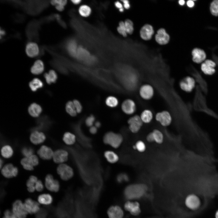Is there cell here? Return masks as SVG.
Listing matches in <instances>:
<instances>
[{
	"label": "cell",
	"instance_id": "cell-5",
	"mask_svg": "<svg viewBox=\"0 0 218 218\" xmlns=\"http://www.w3.org/2000/svg\"><path fill=\"white\" fill-rule=\"evenodd\" d=\"M121 108L124 113L127 115L132 116L135 114L137 106L136 102L134 99L128 98L123 101Z\"/></svg>",
	"mask_w": 218,
	"mask_h": 218
},
{
	"label": "cell",
	"instance_id": "cell-58",
	"mask_svg": "<svg viewBox=\"0 0 218 218\" xmlns=\"http://www.w3.org/2000/svg\"><path fill=\"white\" fill-rule=\"evenodd\" d=\"M101 125V123L99 121H97L95 123L94 126H95L97 128L100 127Z\"/></svg>",
	"mask_w": 218,
	"mask_h": 218
},
{
	"label": "cell",
	"instance_id": "cell-54",
	"mask_svg": "<svg viewBox=\"0 0 218 218\" xmlns=\"http://www.w3.org/2000/svg\"><path fill=\"white\" fill-rule=\"evenodd\" d=\"M115 7L119 9L120 8H123V6L121 3L119 1H117L114 3Z\"/></svg>",
	"mask_w": 218,
	"mask_h": 218
},
{
	"label": "cell",
	"instance_id": "cell-30",
	"mask_svg": "<svg viewBox=\"0 0 218 218\" xmlns=\"http://www.w3.org/2000/svg\"><path fill=\"white\" fill-rule=\"evenodd\" d=\"M43 83L42 81L38 78H35L29 83V87L31 90L33 91H36L38 89L43 87Z\"/></svg>",
	"mask_w": 218,
	"mask_h": 218
},
{
	"label": "cell",
	"instance_id": "cell-39",
	"mask_svg": "<svg viewBox=\"0 0 218 218\" xmlns=\"http://www.w3.org/2000/svg\"><path fill=\"white\" fill-rule=\"evenodd\" d=\"M210 10L212 15L216 16H218V0H214L211 3Z\"/></svg>",
	"mask_w": 218,
	"mask_h": 218
},
{
	"label": "cell",
	"instance_id": "cell-50",
	"mask_svg": "<svg viewBox=\"0 0 218 218\" xmlns=\"http://www.w3.org/2000/svg\"><path fill=\"white\" fill-rule=\"evenodd\" d=\"M28 157L31 161L33 166H36L38 164L39 162L38 160L37 156L32 155Z\"/></svg>",
	"mask_w": 218,
	"mask_h": 218
},
{
	"label": "cell",
	"instance_id": "cell-19",
	"mask_svg": "<svg viewBox=\"0 0 218 218\" xmlns=\"http://www.w3.org/2000/svg\"><path fill=\"white\" fill-rule=\"evenodd\" d=\"M193 61L195 63H200L202 62L206 58V54L204 51L200 48H195L192 51Z\"/></svg>",
	"mask_w": 218,
	"mask_h": 218
},
{
	"label": "cell",
	"instance_id": "cell-6",
	"mask_svg": "<svg viewBox=\"0 0 218 218\" xmlns=\"http://www.w3.org/2000/svg\"><path fill=\"white\" fill-rule=\"evenodd\" d=\"M127 122L129 129L133 133L138 132L143 124L139 115L137 114L131 116L128 119Z\"/></svg>",
	"mask_w": 218,
	"mask_h": 218
},
{
	"label": "cell",
	"instance_id": "cell-41",
	"mask_svg": "<svg viewBox=\"0 0 218 218\" xmlns=\"http://www.w3.org/2000/svg\"><path fill=\"white\" fill-rule=\"evenodd\" d=\"M117 31L118 33L123 37H126L127 36L124 21H121L119 23V25L117 28Z\"/></svg>",
	"mask_w": 218,
	"mask_h": 218
},
{
	"label": "cell",
	"instance_id": "cell-47",
	"mask_svg": "<svg viewBox=\"0 0 218 218\" xmlns=\"http://www.w3.org/2000/svg\"><path fill=\"white\" fill-rule=\"evenodd\" d=\"M3 218H18L13 212L9 210H7L4 213Z\"/></svg>",
	"mask_w": 218,
	"mask_h": 218
},
{
	"label": "cell",
	"instance_id": "cell-15",
	"mask_svg": "<svg viewBox=\"0 0 218 218\" xmlns=\"http://www.w3.org/2000/svg\"><path fill=\"white\" fill-rule=\"evenodd\" d=\"M24 204L28 213H35L40 210L39 203L31 198L26 199L24 203Z\"/></svg>",
	"mask_w": 218,
	"mask_h": 218
},
{
	"label": "cell",
	"instance_id": "cell-29",
	"mask_svg": "<svg viewBox=\"0 0 218 218\" xmlns=\"http://www.w3.org/2000/svg\"><path fill=\"white\" fill-rule=\"evenodd\" d=\"M44 77L46 82L48 84L55 83L58 78L56 73L53 70H50L48 73H45Z\"/></svg>",
	"mask_w": 218,
	"mask_h": 218
},
{
	"label": "cell",
	"instance_id": "cell-51",
	"mask_svg": "<svg viewBox=\"0 0 218 218\" xmlns=\"http://www.w3.org/2000/svg\"><path fill=\"white\" fill-rule=\"evenodd\" d=\"M146 139L147 141L152 142L154 141V139L152 132L149 133L146 137Z\"/></svg>",
	"mask_w": 218,
	"mask_h": 218
},
{
	"label": "cell",
	"instance_id": "cell-32",
	"mask_svg": "<svg viewBox=\"0 0 218 218\" xmlns=\"http://www.w3.org/2000/svg\"><path fill=\"white\" fill-rule=\"evenodd\" d=\"M63 140L67 145H71L74 144L76 141L75 135L70 132H66L64 134Z\"/></svg>",
	"mask_w": 218,
	"mask_h": 218
},
{
	"label": "cell",
	"instance_id": "cell-28",
	"mask_svg": "<svg viewBox=\"0 0 218 218\" xmlns=\"http://www.w3.org/2000/svg\"><path fill=\"white\" fill-rule=\"evenodd\" d=\"M104 155L107 160L111 164L115 163L119 160L118 155L112 150H108L105 151Z\"/></svg>",
	"mask_w": 218,
	"mask_h": 218
},
{
	"label": "cell",
	"instance_id": "cell-10",
	"mask_svg": "<svg viewBox=\"0 0 218 218\" xmlns=\"http://www.w3.org/2000/svg\"><path fill=\"white\" fill-rule=\"evenodd\" d=\"M124 207L126 210L129 212L132 215L137 216L140 213V204L137 201H127L125 203Z\"/></svg>",
	"mask_w": 218,
	"mask_h": 218
},
{
	"label": "cell",
	"instance_id": "cell-8",
	"mask_svg": "<svg viewBox=\"0 0 218 218\" xmlns=\"http://www.w3.org/2000/svg\"><path fill=\"white\" fill-rule=\"evenodd\" d=\"M12 211L18 218H26L28 213L24 203L19 200H16L14 202Z\"/></svg>",
	"mask_w": 218,
	"mask_h": 218
},
{
	"label": "cell",
	"instance_id": "cell-23",
	"mask_svg": "<svg viewBox=\"0 0 218 218\" xmlns=\"http://www.w3.org/2000/svg\"><path fill=\"white\" fill-rule=\"evenodd\" d=\"M37 153L42 159L48 160L53 157L54 152L51 148L43 145L38 151Z\"/></svg>",
	"mask_w": 218,
	"mask_h": 218
},
{
	"label": "cell",
	"instance_id": "cell-38",
	"mask_svg": "<svg viewBox=\"0 0 218 218\" xmlns=\"http://www.w3.org/2000/svg\"><path fill=\"white\" fill-rule=\"evenodd\" d=\"M21 163L25 169L29 170L33 169L34 166L28 157L23 158L21 160Z\"/></svg>",
	"mask_w": 218,
	"mask_h": 218
},
{
	"label": "cell",
	"instance_id": "cell-31",
	"mask_svg": "<svg viewBox=\"0 0 218 218\" xmlns=\"http://www.w3.org/2000/svg\"><path fill=\"white\" fill-rule=\"evenodd\" d=\"M38 202L45 205H49L51 203L53 198L49 194L44 193L40 195L38 197Z\"/></svg>",
	"mask_w": 218,
	"mask_h": 218
},
{
	"label": "cell",
	"instance_id": "cell-1",
	"mask_svg": "<svg viewBox=\"0 0 218 218\" xmlns=\"http://www.w3.org/2000/svg\"><path fill=\"white\" fill-rule=\"evenodd\" d=\"M147 189V186L143 183H135L129 185L124 189V196L127 200L140 199L143 197Z\"/></svg>",
	"mask_w": 218,
	"mask_h": 218
},
{
	"label": "cell",
	"instance_id": "cell-22",
	"mask_svg": "<svg viewBox=\"0 0 218 218\" xmlns=\"http://www.w3.org/2000/svg\"><path fill=\"white\" fill-rule=\"evenodd\" d=\"M139 115L143 124H148L150 123L154 117L153 111L148 108L143 110Z\"/></svg>",
	"mask_w": 218,
	"mask_h": 218
},
{
	"label": "cell",
	"instance_id": "cell-46",
	"mask_svg": "<svg viewBox=\"0 0 218 218\" xmlns=\"http://www.w3.org/2000/svg\"><path fill=\"white\" fill-rule=\"evenodd\" d=\"M73 102L77 113H80L82 110V106L80 102L76 99L74 100Z\"/></svg>",
	"mask_w": 218,
	"mask_h": 218
},
{
	"label": "cell",
	"instance_id": "cell-25",
	"mask_svg": "<svg viewBox=\"0 0 218 218\" xmlns=\"http://www.w3.org/2000/svg\"><path fill=\"white\" fill-rule=\"evenodd\" d=\"M44 66L43 62L41 60H36L34 63L31 69V73L35 75L41 74L44 71Z\"/></svg>",
	"mask_w": 218,
	"mask_h": 218
},
{
	"label": "cell",
	"instance_id": "cell-37",
	"mask_svg": "<svg viewBox=\"0 0 218 218\" xmlns=\"http://www.w3.org/2000/svg\"><path fill=\"white\" fill-rule=\"evenodd\" d=\"M2 156L5 158L11 157L13 154V151L12 147L9 145L3 146L1 150Z\"/></svg>",
	"mask_w": 218,
	"mask_h": 218
},
{
	"label": "cell",
	"instance_id": "cell-12",
	"mask_svg": "<svg viewBox=\"0 0 218 218\" xmlns=\"http://www.w3.org/2000/svg\"><path fill=\"white\" fill-rule=\"evenodd\" d=\"M216 66L215 63L209 59L206 60L201 65V68L202 71L207 75H212L216 71L215 68Z\"/></svg>",
	"mask_w": 218,
	"mask_h": 218
},
{
	"label": "cell",
	"instance_id": "cell-35",
	"mask_svg": "<svg viewBox=\"0 0 218 218\" xmlns=\"http://www.w3.org/2000/svg\"><path fill=\"white\" fill-rule=\"evenodd\" d=\"M105 104L108 107L114 108L117 107L119 103V100L116 97L113 96H109L106 99Z\"/></svg>",
	"mask_w": 218,
	"mask_h": 218
},
{
	"label": "cell",
	"instance_id": "cell-42",
	"mask_svg": "<svg viewBox=\"0 0 218 218\" xmlns=\"http://www.w3.org/2000/svg\"><path fill=\"white\" fill-rule=\"evenodd\" d=\"M135 146L136 150L139 152H144L146 150V145L141 140L137 141Z\"/></svg>",
	"mask_w": 218,
	"mask_h": 218
},
{
	"label": "cell",
	"instance_id": "cell-53",
	"mask_svg": "<svg viewBox=\"0 0 218 218\" xmlns=\"http://www.w3.org/2000/svg\"><path fill=\"white\" fill-rule=\"evenodd\" d=\"M89 132L92 134H96L97 132V128L95 126H93L90 127Z\"/></svg>",
	"mask_w": 218,
	"mask_h": 218
},
{
	"label": "cell",
	"instance_id": "cell-4",
	"mask_svg": "<svg viewBox=\"0 0 218 218\" xmlns=\"http://www.w3.org/2000/svg\"><path fill=\"white\" fill-rule=\"evenodd\" d=\"M154 117L156 121L164 127L169 126L172 121V115L170 112L167 110L157 112Z\"/></svg>",
	"mask_w": 218,
	"mask_h": 218
},
{
	"label": "cell",
	"instance_id": "cell-59",
	"mask_svg": "<svg viewBox=\"0 0 218 218\" xmlns=\"http://www.w3.org/2000/svg\"><path fill=\"white\" fill-rule=\"evenodd\" d=\"M179 3L181 5H184L185 2L183 0H180L179 1Z\"/></svg>",
	"mask_w": 218,
	"mask_h": 218
},
{
	"label": "cell",
	"instance_id": "cell-45",
	"mask_svg": "<svg viewBox=\"0 0 218 218\" xmlns=\"http://www.w3.org/2000/svg\"><path fill=\"white\" fill-rule=\"evenodd\" d=\"M22 153L25 157H28L33 155V151L31 148L25 147L22 150Z\"/></svg>",
	"mask_w": 218,
	"mask_h": 218
},
{
	"label": "cell",
	"instance_id": "cell-11",
	"mask_svg": "<svg viewBox=\"0 0 218 218\" xmlns=\"http://www.w3.org/2000/svg\"><path fill=\"white\" fill-rule=\"evenodd\" d=\"M45 185L47 189L51 191L57 192L59 189L58 181L54 179L51 174H48L46 177Z\"/></svg>",
	"mask_w": 218,
	"mask_h": 218
},
{
	"label": "cell",
	"instance_id": "cell-55",
	"mask_svg": "<svg viewBox=\"0 0 218 218\" xmlns=\"http://www.w3.org/2000/svg\"><path fill=\"white\" fill-rule=\"evenodd\" d=\"M187 4L189 7L192 8L194 5V3L193 1L188 0L187 2Z\"/></svg>",
	"mask_w": 218,
	"mask_h": 218
},
{
	"label": "cell",
	"instance_id": "cell-3",
	"mask_svg": "<svg viewBox=\"0 0 218 218\" xmlns=\"http://www.w3.org/2000/svg\"><path fill=\"white\" fill-rule=\"evenodd\" d=\"M138 93L142 99L145 101H149L154 97L155 91L154 87L151 84L145 83L139 87Z\"/></svg>",
	"mask_w": 218,
	"mask_h": 218
},
{
	"label": "cell",
	"instance_id": "cell-43",
	"mask_svg": "<svg viewBox=\"0 0 218 218\" xmlns=\"http://www.w3.org/2000/svg\"><path fill=\"white\" fill-rule=\"evenodd\" d=\"M128 177L126 174L121 173L117 175L116 177L117 181L119 183H121L124 182L128 181Z\"/></svg>",
	"mask_w": 218,
	"mask_h": 218
},
{
	"label": "cell",
	"instance_id": "cell-52",
	"mask_svg": "<svg viewBox=\"0 0 218 218\" xmlns=\"http://www.w3.org/2000/svg\"><path fill=\"white\" fill-rule=\"evenodd\" d=\"M123 3V7L126 9H128L130 8V6L129 3V2L127 0H123L121 1Z\"/></svg>",
	"mask_w": 218,
	"mask_h": 218
},
{
	"label": "cell",
	"instance_id": "cell-57",
	"mask_svg": "<svg viewBox=\"0 0 218 218\" xmlns=\"http://www.w3.org/2000/svg\"><path fill=\"white\" fill-rule=\"evenodd\" d=\"M71 1L73 4L77 5H79L81 3L82 1L81 0H72Z\"/></svg>",
	"mask_w": 218,
	"mask_h": 218
},
{
	"label": "cell",
	"instance_id": "cell-7",
	"mask_svg": "<svg viewBox=\"0 0 218 218\" xmlns=\"http://www.w3.org/2000/svg\"><path fill=\"white\" fill-rule=\"evenodd\" d=\"M57 172L61 178L64 180L70 179L74 175L73 169L68 165L65 164H61L58 166Z\"/></svg>",
	"mask_w": 218,
	"mask_h": 218
},
{
	"label": "cell",
	"instance_id": "cell-20",
	"mask_svg": "<svg viewBox=\"0 0 218 218\" xmlns=\"http://www.w3.org/2000/svg\"><path fill=\"white\" fill-rule=\"evenodd\" d=\"M154 33L152 26L149 24L145 25L142 27L140 31L141 37L145 40H150Z\"/></svg>",
	"mask_w": 218,
	"mask_h": 218
},
{
	"label": "cell",
	"instance_id": "cell-34",
	"mask_svg": "<svg viewBox=\"0 0 218 218\" xmlns=\"http://www.w3.org/2000/svg\"><path fill=\"white\" fill-rule=\"evenodd\" d=\"M65 110L67 113L71 116L75 117L77 113L73 101H68L66 104Z\"/></svg>",
	"mask_w": 218,
	"mask_h": 218
},
{
	"label": "cell",
	"instance_id": "cell-36",
	"mask_svg": "<svg viewBox=\"0 0 218 218\" xmlns=\"http://www.w3.org/2000/svg\"><path fill=\"white\" fill-rule=\"evenodd\" d=\"M152 132L154 141L159 144L162 143L164 140V136L162 132L157 129L154 130Z\"/></svg>",
	"mask_w": 218,
	"mask_h": 218
},
{
	"label": "cell",
	"instance_id": "cell-16",
	"mask_svg": "<svg viewBox=\"0 0 218 218\" xmlns=\"http://www.w3.org/2000/svg\"><path fill=\"white\" fill-rule=\"evenodd\" d=\"M1 172L5 177L10 178L16 176L18 170L16 167H14L11 164L5 165L2 168Z\"/></svg>",
	"mask_w": 218,
	"mask_h": 218
},
{
	"label": "cell",
	"instance_id": "cell-17",
	"mask_svg": "<svg viewBox=\"0 0 218 218\" xmlns=\"http://www.w3.org/2000/svg\"><path fill=\"white\" fill-rule=\"evenodd\" d=\"M155 38L156 41L158 44L164 45L168 42L170 40V36L167 33L165 29L161 28L157 31Z\"/></svg>",
	"mask_w": 218,
	"mask_h": 218
},
{
	"label": "cell",
	"instance_id": "cell-44",
	"mask_svg": "<svg viewBox=\"0 0 218 218\" xmlns=\"http://www.w3.org/2000/svg\"><path fill=\"white\" fill-rule=\"evenodd\" d=\"M95 121V117L93 115H91L86 118L85 123L87 126L90 127L93 126Z\"/></svg>",
	"mask_w": 218,
	"mask_h": 218
},
{
	"label": "cell",
	"instance_id": "cell-2",
	"mask_svg": "<svg viewBox=\"0 0 218 218\" xmlns=\"http://www.w3.org/2000/svg\"><path fill=\"white\" fill-rule=\"evenodd\" d=\"M123 140L122 136L120 134L112 131L106 133L103 137L104 143L114 148H118Z\"/></svg>",
	"mask_w": 218,
	"mask_h": 218
},
{
	"label": "cell",
	"instance_id": "cell-61",
	"mask_svg": "<svg viewBox=\"0 0 218 218\" xmlns=\"http://www.w3.org/2000/svg\"><path fill=\"white\" fill-rule=\"evenodd\" d=\"M216 218H218V210L216 212L215 214Z\"/></svg>",
	"mask_w": 218,
	"mask_h": 218
},
{
	"label": "cell",
	"instance_id": "cell-24",
	"mask_svg": "<svg viewBox=\"0 0 218 218\" xmlns=\"http://www.w3.org/2000/svg\"><path fill=\"white\" fill-rule=\"evenodd\" d=\"M46 137L43 133L37 130L33 131L30 136L31 142L36 145L43 143Z\"/></svg>",
	"mask_w": 218,
	"mask_h": 218
},
{
	"label": "cell",
	"instance_id": "cell-60",
	"mask_svg": "<svg viewBox=\"0 0 218 218\" xmlns=\"http://www.w3.org/2000/svg\"><path fill=\"white\" fill-rule=\"evenodd\" d=\"M5 34V31L1 29H0V35H1V37L2 36H3Z\"/></svg>",
	"mask_w": 218,
	"mask_h": 218
},
{
	"label": "cell",
	"instance_id": "cell-14",
	"mask_svg": "<svg viewBox=\"0 0 218 218\" xmlns=\"http://www.w3.org/2000/svg\"><path fill=\"white\" fill-rule=\"evenodd\" d=\"M68 154L67 151L63 149H59L54 152L53 158L55 163L62 164L68 160Z\"/></svg>",
	"mask_w": 218,
	"mask_h": 218
},
{
	"label": "cell",
	"instance_id": "cell-27",
	"mask_svg": "<svg viewBox=\"0 0 218 218\" xmlns=\"http://www.w3.org/2000/svg\"><path fill=\"white\" fill-rule=\"evenodd\" d=\"M78 12L79 15L82 17L87 18L91 14L92 9L88 5L82 4L79 7Z\"/></svg>",
	"mask_w": 218,
	"mask_h": 218
},
{
	"label": "cell",
	"instance_id": "cell-62",
	"mask_svg": "<svg viewBox=\"0 0 218 218\" xmlns=\"http://www.w3.org/2000/svg\"><path fill=\"white\" fill-rule=\"evenodd\" d=\"M119 10L120 12H123L124 11V9L123 8H122L120 9Z\"/></svg>",
	"mask_w": 218,
	"mask_h": 218
},
{
	"label": "cell",
	"instance_id": "cell-48",
	"mask_svg": "<svg viewBox=\"0 0 218 218\" xmlns=\"http://www.w3.org/2000/svg\"><path fill=\"white\" fill-rule=\"evenodd\" d=\"M51 3L52 5H58L64 6L67 3V1L66 0H52L51 1Z\"/></svg>",
	"mask_w": 218,
	"mask_h": 218
},
{
	"label": "cell",
	"instance_id": "cell-33",
	"mask_svg": "<svg viewBox=\"0 0 218 218\" xmlns=\"http://www.w3.org/2000/svg\"><path fill=\"white\" fill-rule=\"evenodd\" d=\"M38 180L36 177L34 176H31L29 177L26 183L28 190L29 192L32 193L35 191V184Z\"/></svg>",
	"mask_w": 218,
	"mask_h": 218
},
{
	"label": "cell",
	"instance_id": "cell-9",
	"mask_svg": "<svg viewBox=\"0 0 218 218\" xmlns=\"http://www.w3.org/2000/svg\"><path fill=\"white\" fill-rule=\"evenodd\" d=\"M196 84L195 79L190 76H186L183 78L179 82L180 88L183 91L189 92L194 88Z\"/></svg>",
	"mask_w": 218,
	"mask_h": 218
},
{
	"label": "cell",
	"instance_id": "cell-63",
	"mask_svg": "<svg viewBox=\"0 0 218 218\" xmlns=\"http://www.w3.org/2000/svg\"><path fill=\"white\" fill-rule=\"evenodd\" d=\"M3 162L1 159H0V168H1Z\"/></svg>",
	"mask_w": 218,
	"mask_h": 218
},
{
	"label": "cell",
	"instance_id": "cell-40",
	"mask_svg": "<svg viewBox=\"0 0 218 218\" xmlns=\"http://www.w3.org/2000/svg\"><path fill=\"white\" fill-rule=\"evenodd\" d=\"M125 26L127 34H131L134 31L133 24L130 19H127L124 21Z\"/></svg>",
	"mask_w": 218,
	"mask_h": 218
},
{
	"label": "cell",
	"instance_id": "cell-26",
	"mask_svg": "<svg viewBox=\"0 0 218 218\" xmlns=\"http://www.w3.org/2000/svg\"><path fill=\"white\" fill-rule=\"evenodd\" d=\"M28 111L31 116L36 117L40 114L42 111V108L39 104L34 103L29 106Z\"/></svg>",
	"mask_w": 218,
	"mask_h": 218
},
{
	"label": "cell",
	"instance_id": "cell-13",
	"mask_svg": "<svg viewBox=\"0 0 218 218\" xmlns=\"http://www.w3.org/2000/svg\"><path fill=\"white\" fill-rule=\"evenodd\" d=\"M199 198L194 194H190L187 197L185 200V204L189 208L195 210L199 208L200 205Z\"/></svg>",
	"mask_w": 218,
	"mask_h": 218
},
{
	"label": "cell",
	"instance_id": "cell-49",
	"mask_svg": "<svg viewBox=\"0 0 218 218\" xmlns=\"http://www.w3.org/2000/svg\"><path fill=\"white\" fill-rule=\"evenodd\" d=\"M35 187L37 191H41L44 189V186L42 182L40 180H38L35 184Z\"/></svg>",
	"mask_w": 218,
	"mask_h": 218
},
{
	"label": "cell",
	"instance_id": "cell-56",
	"mask_svg": "<svg viewBox=\"0 0 218 218\" xmlns=\"http://www.w3.org/2000/svg\"><path fill=\"white\" fill-rule=\"evenodd\" d=\"M55 6V8L56 9L59 11H62L64 9V7L63 6L57 5Z\"/></svg>",
	"mask_w": 218,
	"mask_h": 218
},
{
	"label": "cell",
	"instance_id": "cell-18",
	"mask_svg": "<svg viewBox=\"0 0 218 218\" xmlns=\"http://www.w3.org/2000/svg\"><path fill=\"white\" fill-rule=\"evenodd\" d=\"M107 213L109 218H123L124 215L122 208L116 205L111 206L107 210Z\"/></svg>",
	"mask_w": 218,
	"mask_h": 218
},
{
	"label": "cell",
	"instance_id": "cell-21",
	"mask_svg": "<svg viewBox=\"0 0 218 218\" xmlns=\"http://www.w3.org/2000/svg\"><path fill=\"white\" fill-rule=\"evenodd\" d=\"M25 51L28 56L33 58L38 55L39 53V48L36 43L29 42L26 45Z\"/></svg>",
	"mask_w": 218,
	"mask_h": 218
}]
</instances>
